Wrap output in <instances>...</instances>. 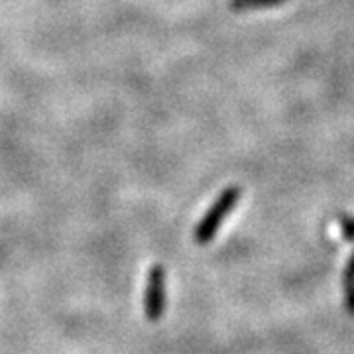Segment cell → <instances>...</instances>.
Listing matches in <instances>:
<instances>
[{
  "instance_id": "7a4b0ae2",
  "label": "cell",
  "mask_w": 354,
  "mask_h": 354,
  "mask_svg": "<svg viewBox=\"0 0 354 354\" xmlns=\"http://www.w3.org/2000/svg\"><path fill=\"white\" fill-rule=\"evenodd\" d=\"M167 307V272L162 264H153L146 276L144 291V315L148 321H160Z\"/></svg>"
},
{
  "instance_id": "277c9868",
  "label": "cell",
  "mask_w": 354,
  "mask_h": 354,
  "mask_svg": "<svg viewBox=\"0 0 354 354\" xmlns=\"http://www.w3.org/2000/svg\"><path fill=\"white\" fill-rule=\"evenodd\" d=\"M288 0H230L228 6L232 12H250V10H262V8H272L286 4Z\"/></svg>"
},
{
  "instance_id": "6da1fadb",
  "label": "cell",
  "mask_w": 354,
  "mask_h": 354,
  "mask_svg": "<svg viewBox=\"0 0 354 354\" xmlns=\"http://www.w3.org/2000/svg\"><path fill=\"white\" fill-rule=\"evenodd\" d=\"M241 195V187H236V185H230V187L223 191L216 197V201L207 209V213L203 215L201 221L197 223V227L193 230V241L197 242V244H201V246H205V244H209V242L213 241L216 236V232H218V228H221V225L225 223V218L239 205Z\"/></svg>"
},
{
  "instance_id": "3957f363",
  "label": "cell",
  "mask_w": 354,
  "mask_h": 354,
  "mask_svg": "<svg viewBox=\"0 0 354 354\" xmlns=\"http://www.w3.org/2000/svg\"><path fill=\"white\" fill-rule=\"evenodd\" d=\"M342 290H344V307L346 313L354 317V252L342 272Z\"/></svg>"
},
{
  "instance_id": "5b68a950",
  "label": "cell",
  "mask_w": 354,
  "mask_h": 354,
  "mask_svg": "<svg viewBox=\"0 0 354 354\" xmlns=\"http://www.w3.org/2000/svg\"><path fill=\"white\" fill-rule=\"evenodd\" d=\"M341 232L344 241L354 242V216L341 215Z\"/></svg>"
}]
</instances>
